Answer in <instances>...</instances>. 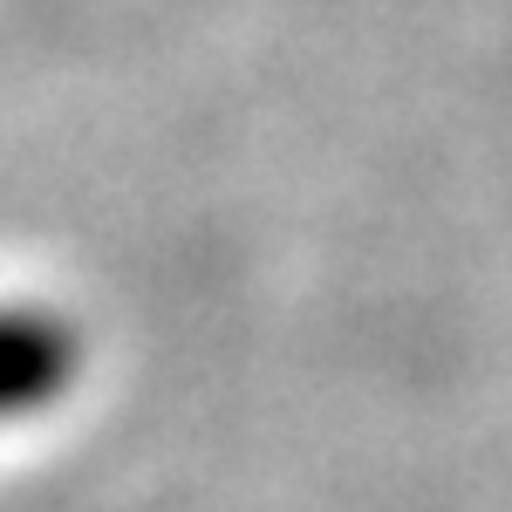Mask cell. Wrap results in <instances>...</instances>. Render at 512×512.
Returning <instances> with one entry per match:
<instances>
[{
  "mask_svg": "<svg viewBox=\"0 0 512 512\" xmlns=\"http://www.w3.org/2000/svg\"><path fill=\"white\" fill-rule=\"evenodd\" d=\"M69 376H76V335L62 321L35 308H0V424L55 403Z\"/></svg>",
  "mask_w": 512,
  "mask_h": 512,
  "instance_id": "obj_1",
  "label": "cell"
}]
</instances>
